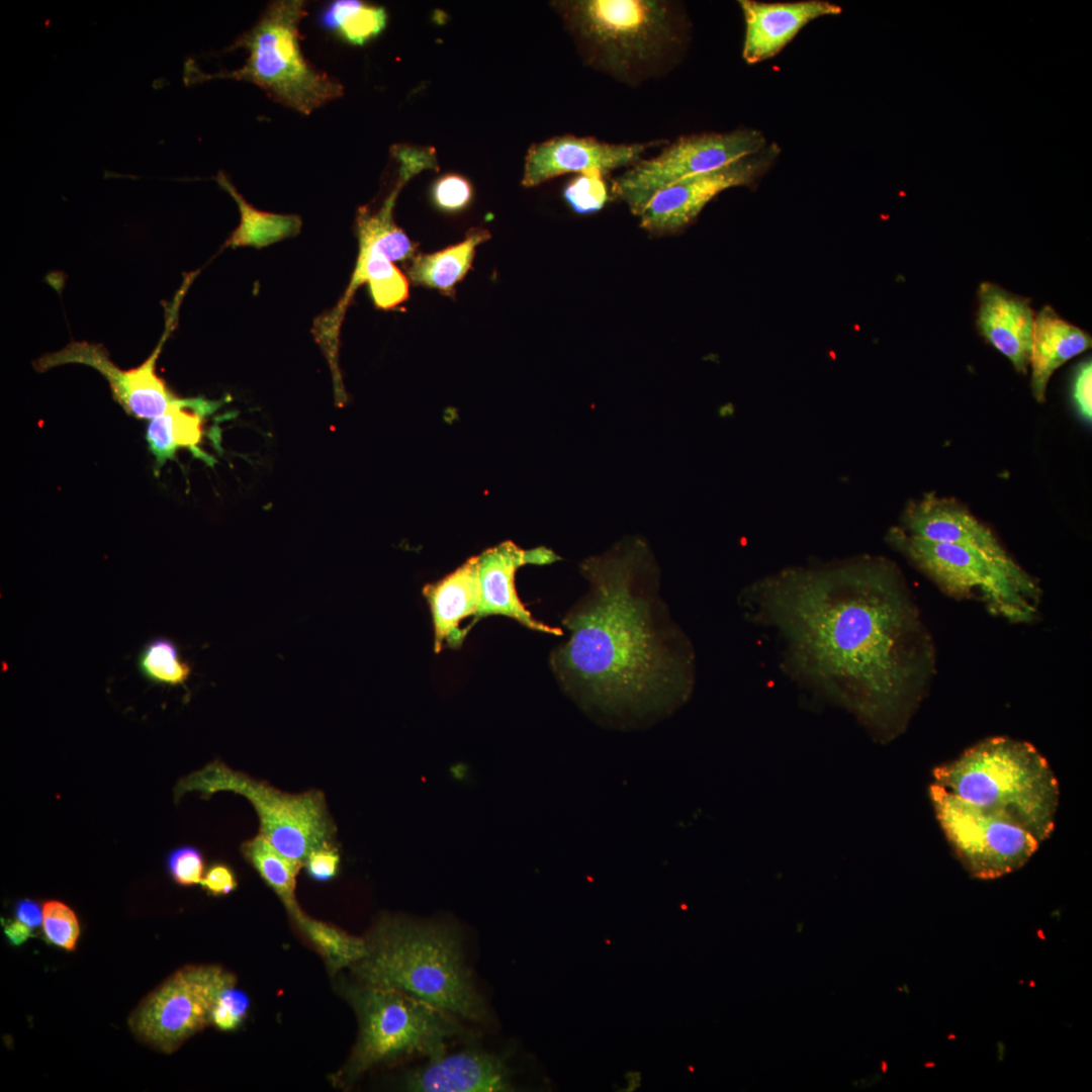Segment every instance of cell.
<instances>
[{
    "label": "cell",
    "instance_id": "obj_1",
    "mask_svg": "<svg viewBox=\"0 0 1092 1092\" xmlns=\"http://www.w3.org/2000/svg\"><path fill=\"white\" fill-rule=\"evenodd\" d=\"M739 599L747 618L780 639L782 666L798 685L879 741L907 728L933 677L935 648L895 564L868 556L787 568Z\"/></svg>",
    "mask_w": 1092,
    "mask_h": 1092
},
{
    "label": "cell",
    "instance_id": "obj_2",
    "mask_svg": "<svg viewBox=\"0 0 1092 1092\" xmlns=\"http://www.w3.org/2000/svg\"><path fill=\"white\" fill-rule=\"evenodd\" d=\"M588 588L567 611L570 635L550 655L564 693L598 725L645 729L692 697L696 654L660 596L647 544L628 536L579 565Z\"/></svg>",
    "mask_w": 1092,
    "mask_h": 1092
},
{
    "label": "cell",
    "instance_id": "obj_3",
    "mask_svg": "<svg viewBox=\"0 0 1092 1092\" xmlns=\"http://www.w3.org/2000/svg\"><path fill=\"white\" fill-rule=\"evenodd\" d=\"M365 940L366 956L352 966L362 983L399 990L457 1018L486 1017L452 928L385 917Z\"/></svg>",
    "mask_w": 1092,
    "mask_h": 1092
},
{
    "label": "cell",
    "instance_id": "obj_4",
    "mask_svg": "<svg viewBox=\"0 0 1092 1092\" xmlns=\"http://www.w3.org/2000/svg\"><path fill=\"white\" fill-rule=\"evenodd\" d=\"M934 785L1028 830L1040 843L1052 834L1059 807L1058 780L1030 743L991 737L933 769Z\"/></svg>",
    "mask_w": 1092,
    "mask_h": 1092
},
{
    "label": "cell",
    "instance_id": "obj_5",
    "mask_svg": "<svg viewBox=\"0 0 1092 1092\" xmlns=\"http://www.w3.org/2000/svg\"><path fill=\"white\" fill-rule=\"evenodd\" d=\"M593 68L634 83L666 69L680 53L687 21L662 0H575L557 3Z\"/></svg>",
    "mask_w": 1092,
    "mask_h": 1092
},
{
    "label": "cell",
    "instance_id": "obj_6",
    "mask_svg": "<svg viewBox=\"0 0 1092 1092\" xmlns=\"http://www.w3.org/2000/svg\"><path fill=\"white\" fill-rule=\"evenodd\" d=\"M305 6L302 0L270 3L235 43L247 51L245 64L220 76L253 83L273 101L304 115L341 97L343 85L301 51L299 23L307 14Z\"/></svg>",
    "mask_w": 1092,
    "mask_h": 1092
},
{
    "label": "cell",
    "instance_id": "obj_7",
    "mask_svg": "<svg viewBox=\"0 0 1092 1092\" xmlns=\"http://www.w3.org/2000/svg\"><path fill=\"white\" fill-rule=\"evenodd\" d=\"M346 991L359 1022L343 1072L348 1081L380 1064L415 1056L436 1059L466 1032L457 1017L399 990L362 983Z\"/></svg>",
    "mask_w": 1092,
    "mask_h": 1092
},
{
    "label": "cell",
    "instance_id": "obj_8",
    "mask_svg": "<svg viewBox=\"0 0 1092 1092\" xmlns=\"http://www.w3.org/2000/svg\"><path fill=\"white\" fill-rule=\"evenodd\" d=\"M888 542L944 593L957 599H977L991 613L1013 623L1031 622L1040 588L1015 561L1002 562L959 545L935 542L894 527Z\"/></svg>",
    "mask_w": 1092,
    "mask_h": 1092
},
{
    "label": "cell",
    "instance_id": "obj_9",
    "mask_svg": "<svg viewBox=\"0 0 1092 1092\" xmlns=\"http://www.w3.org/2000/svg\"><path fill=\"white\" fill-rule=\"evenodd\" d=\"M194 791L205 799L218 791L245 797L257 813L259 834L302 867L311 851L337 844V826L320 790L286 793L215 760L181 779L175 799Z\"/></svg>",
    "mask_w": 1092,
    "mask_h": 1092
},
{
    "label": "cell",
    "instance_id": "obj_10",
    "mask_svg": "<svg viewBox=\"0 0 1092 1092\" xmlns=\"http://www.w3.org/2000/svg\"><path fill=\"white\" fill-rule=\"evenodd\" d=\"M935 817L954 854L974 878H1000L1023 867L1040 842L1025 828L931 784Z\"/></svg>",
    "mask_w": 1092,
    "mask_h": 1092
},
{
    "label": "cell",
    "instance_id": "obj_11",
    "mask_svg": "<svg viewBox=\"0 0 1092 1092\" xmlns=\"http://www.w3.org/2000/svg\"><path fill=\"white\" fill-rule=\"evenodd\" d=\"M235 985V976L219 966L183 967L142 1000L128 1026L144 1043L170 1054L211 1023L217 996Z\"/></svg>",
    "mask_w": 1092,
    "mask_h": 1092
},
{
    "label": "cell",
    "instance_id": "obj_12",
    "mask_svg": "<svg viewBox=\"0 0 1092 1092\" xmlns=\"http://www.w3.org/2000/svg\"><path fill=\"white\" fill-rule=\"evenodd\" d=\"M765 139L754 129L701 133L678 139L654 158L640 160L613 182V193L633 214L667 186L693 175L721 168L763 150Z\"/></svg>",
    "mask_w": 1092,
    "mask_h": 1092
},
{
    "label": "cell",
    "instance_id": "obj_13",
    "mask_svg": "<svg viewBox=\"0 0 1092 1092\" xmlns=\"http://www.w3.org/2000/svg\"><path fill=\"white\" fill-rule=\"evenodd\" d=\"M167 336L168 330L153 353L140 366L127 370L116 366L102 345L77 341L39 357L33 366L38 372L65 364L92 367L106 379L114 400L126 414L138 420L151 421L169 408L190 400L173 393L156 372V363Z\"/></svg>",
    "mask_w": 1092,
    "mask_h": 1092
},
{
    "label": "cell",
    "instance_id": "obj_14",
    "mask_svg": "<svg viewBox=\"0 0 1092 1092\" xmlns=\"http://www.w3.org/2000/svg\"><path fill=\"white\" fill-rule=\"evenodd\" d=\"M777 149L760 151L713 171L684 178L659 191L640 216L650 233H673L694 220L722 191L752 183L770 164Z\"/></svg>",
    "mask_w": 1092,
    "mask_h": 1092
},
{
    "label": "cell",
    "instance_id": "obj_15",
    "mask_svg": "<svg viewBox=\"0 0 1092 1092\" xmlns=\"http://www.w3.org/2000/svg\"><path fill=\"white\" fill-rule=\"evenodd\" d=\"M666 143L608 144L593 138L566 134L533 145L526 156L522 184L537 186L566 173L598 171L603 175L633 166L650 148Z\"/></svg>",
    "mask_w": 1092,
    "mask_h": 1092
},
{
    "label": "cell",
    "instance_id": "obj_16",
    "mask_svg": "<svg viewBox=\"0 0 1092 1092\" xmlns=\"http://www.w3.org/2000/svg\"><path fill=\"white\" fill-rule=\"evenodd\" d=\"M477 557L480 603L475 621L487 616H505L528 629L562 635L560 628L548 626L532 616L521 602L515 586V575L521 566L550 564L560 559L557 554L546 547L525 550L512 541H505Z\"/></svg>",
    "mask_w": 1092,
    "mask_h": 1092
},
{
    "label": "cell",
    "instance_id": "obj_17",
    "mask_svg": "<svg viewBox=\"0 0 1092 1092\" xmlns=\"http://www.w3.org/2000/svg\"><path fill=\"white\" fill-rule=\"evenodd\" d=\"M745 21L742 57L756 64L779 54L810 21L840 14V6L822 0L765 3L740 0Z\"/></svg>",
    "mask_w": 1092,
    "mask_h": 1092
},
{
    "label": "cell",
    "instance_id": "obj_18",
    "mask_svg": "<svg viewBox=\"0 0 1092 1092\" xmlns=\"http://www.w3.org/2000/svg\"><path fill=\"white\" fill-rule=\"evenodd\" d=\"M402 1087L413 1092H503L512 1091L513 1083L498 1056L471 1049L429 1060L404 1077Z\"/></svg>",
    "mask_w": 1092,
    "mask_h": 1092
},
{
    "label": "cell",
    "instance_id": "obj_19",
    "mask_svg": "<svg viewBox=\"0 0 1092 1092\" xmlns=\"http://www.w3.org/2000/svg\"><path fill=\"white\" fill-rule=\"evenodd\" d=\"M902 523L912 535L975 549L1002 562L1014 561L992 531L954 500L925 494L907 507Z\"/></svg>",
    "mask_w": 1092,
    "mask_h": 1092
},
{
    "label": "cell",
    "instance_id": "obj_20",
    "mask_svg": "<svg viewBox=\"0 0 1092 1092\" xmlns=\"http://www.w3.org/2000/svg\"><path fill=\"white\" fill-rule=\"evenodd\" d=\"M978 298L977 328L980 334L1009 359L1016 371L1025 374L1035 316L1030 299L991 282L981 283Z\"/></svg>",
    "mask_w": 1092,
    "mask_h": 1092
},
{
    "label": "cell",
    "instance_id": "obj_21",
    "mask_svg": "<svg viewBox=\"0 0 1092 1092\" xmlns=\"http://www.w3.org/2000/svg\"><path fill=\"white\" fill-rule=\"evenodd\" d=\"M423 594L432 612L435 652L444 646H461L467 632L459 624L469 616L474 617V624L480 603L478 557L467 559L442 579L426 584Z\"/></svg>",
    "mask_w": 1092,
    "mask_h": 1092
},
{
    "label": "cell",
    "instance_id": "obj_22",
    "mask_svg": "<svg viewBox=\"0 0 1092 1092\" xmlns=\"http://www.w3.org/2000/svg\"><path fill=\"white\" fill-rule=\"evenodd\" d=\"M1091 344V336L1087 332L1061 317L1052 306L1044 305L1035 314L1029 365L1030 388L1038 402L1045 400L1053 373L1070 359L1087 351Z\"/></svg>",
    "mask_w": 1092,
    "mask_h": 1092
},
{
    "label": "cell",
    "instance_id": "obj_23",
    "mask_svg": "<svg viewBox=\"0 0 1092 1092\" xmlns=\"http://www.w3.org/2000/svg\"><path fill=\"white\" fill-rule=\"evenodd\" d=\"M217 406V401L202 397L190 398L188 402L173 406L149 422L146 440L155 458L156 474L168 460L174 459L180 448L189 449L207 464L213 461L199 445L203 437L204 417L213 413Z\"/></svg>",
    "mask_w": 1092,
    "mask_h": 1092
},
{
    "label": "cell",
    "instance_id": "obj_24",
    "mask_svg": "<svg viewBox=\"0 0 1092 1092\" xmlns=\"http://www.w3.org/2000/svg\"><path fill=\"white\" fill-rule=\"evenodd\" d=\"M489 238L486 230H471L464 241L456 245L415 257L407 274L415 284L450 294L470 268L476 247Z\"/></svg>",
    "mask_w": 1092,
    "mask_h": 1092
},
{
    "label": "cell",
    "instance_id": "obj_25",
    "mask_svg": "<svg viewBox=\"0 0 1092 1092\" xmlns=\"http://www.w3.org/2000/svg\"><path fill=\"white\" fill-rule=\"evenodd\" d=\"M364 282L368 283L371 297L378 308H393L408 297V282L400 270L381 253L359 244L357 265L338 306L340 309H345L355 290Z\"/></svg>",
    "mask_w": 1092,
    "mask_h": 1092
},
{
    "label": "cell",
    "instance_id": "obj_26",
    "mask_svg": "<svg viewBox=\"0 0 1092 1092\" xmlns=\"http://www.w3.org/2000/svg\"><path fill=\"white\" fill-rule=\"evenodd\" d=\"M216 180L234 197L241 214L240 223L225 246L261 248L299 233L302 221L298 215L259 210L246 201L225 175L220 173Z\"/></svg>",
    "mask_w": 1092,
    "mask_h": 1092
},
{
    "label": "cell",
    "instance_id": "obj_27",
    "mask_svg": "<svg viewBox=\"0 0 1092 1092\" xmlns=\"http://www.w3.org/2000/svg\"><path fill=\"white\" fill-rule=\"evenodd\" d=\"M240 850L265 884L278 896L291 918L298 914L301 909L296 900L295 890L296 878L303 868L302 864L283 855L259 833L244 841Z\"/></svg>",
    "mask_w": 1092,
    "mask_h": 1092
},
{
    "label": "cell",
    "instance_id": "obj_28",
    "mask_svg": "<svg viewBox=\"0 0 1092 1092\" xmlns=\"http://www.w3.org/2000/svg\"><path fill=\"white\" fill-rule=\"evenodd\" d=\"M387 13L381 6L357 0H338L322 11L320 23L334 30L346 42L363 46L377 36L386 26Z\"/></svg>",
    "mask_w": 1092,
    "mask_h": 1092
},
{
    "label": "cell",
    "instance_id": "obj_29",
    "mask_svg": "<svg viewBox=\"0 0 1092 1092\" xmlns=\"http://www.w3.org/2000/svg\"><path fill=\"white\" fill-rule=\"evenodd\" d=\"M292 919L320 951L332 974L354 966L367 953L365 938L353 936L336 926L310 918L302 911Z\"/></svg>",
    "mask_w": 1092,
    "mask_h": 1092
},
{
    "label": "cell",
    "instance_id": "obj_30",
    "mask_svg": "<svg viewBox=\"0 0 1092 1092\" xmlns=\"http://www.w3.org/2000/svg\"><path fill=\"white\" fill-rule=\"evenodd\" d=\"M140 673L149 681L159 685H184L191 673V666L181 659L175 643L166 637L149 640L136 658Z\"/></svg>",
    "mask_w": 1092,
    "mask_h": 1092
},
{
    "label": "cell",
    "instance_id": "obj_31",
    "mask_svg": "<svg viewBox=\"0 0 1092 1092\" xmlns=\"http://www.w3.org/2000/svg\"><path fill=\"white\" fill-rule=\"evenodd\" d=\"M42 928L47 939L67 950H74L80 934L75 912L60 901H47L42 907Z\"/></svg>",
    "mask_w": 1092,
    "mask_h": 1092
},
{
    "label": "cell",
    "instance_id": "obj_32",
    "mask_svg": "<svg viewBox=\"0 0 1092 1092\" xmlns=\"http://www.w3.org/2000/svg\"><path fill=\"white\" fill-rule=\"evenodd\" d=\"M603 176L598 171L581 173L565 187L564 198L575 212L590 214L605 205L608 191Z\"/></svg>",
    "mask_w": 1092,
    "mask_h": 1092
},
{
    "label": "cell",
    "instance_id": "obj_33",
    "mask_svg": "<svg viewBox=\"0 0 1092 1092\" xmlns=\"http://www.w3.org/2000/svg\"><path fill=\"white\" fill-rule=\"evenodd\" d=\"M249 1007L250 999L245 992L235 986L228 987L214 1002L211 1023L222 1031L235 1030L246 1018Z\"/></svg>",
    "mask_w": 1092,
    "mask_h": 1092
},
{
    "label": "cell",
    "instance_id": "obj_34",
    "mask_svg": "<svg viewBox=\"0 0 1092 1092\" xmlns=\"http://www.w3.org/2000/svg\"><path fill=\"white\" fill-rule=\"evenodd\" d=\"M472 186L463 176L447 174L439 178L432 189L436 206L443 211L456 212L465 208L472 199Z\"/></svg>",
    "mask_w": 1092,
    "mask_h": 1092
},
{
    "label": "cell",
    "instance_id": "obj_35",
    "mask_svg": "<svg viewBox=\"0 0 1092 1092\" xmlns=\"http://www.w3.org/2000/svg\"><path fill=\"white\" fill-rule=\"evenodd\" d=\"M167 867L173 880L181 886L198 885L203 879V855L194 846L185 845L172 850L167 857Z\"/></svg>",
    "mask_w": 1092,
    "mask_h": 1092
},
{
    "label": "cell",
    "instance_id": "obj_36",
    "mask_svg": "<svg viewBox=\"0 0 1092 1092\" xmlns=\"http://www.w3.org/2000/svg\"><path fill=\"white\" fill-rule=\"evenodd\" d=\"M341 863L338 844L311 851L304 864L306 875L314 882L327 883L337 877Z\"/></svg>",
    "mask_w": 1092,
    "mask_h": 1092
},
{
    "label": "cell",
    "instance_id": "obj_37",
    "mask_svg": "<svg viewBox=\"0 0 1092 1092\" xmlns=\"http://www.w3.org/2000/svg\"><path fill=\"white\" fill-rule=\"evenodd\" d=\"M1072 393L1079 415L1083 420L1090 423L1092 419V364L1090 359L1078 366L1073 380Z\"/></svg>",
    "mask_w": 1092,
    "mask_h": 1092
},
{
    "label": "cell",
    "instance_id": "obj_38",
    "mask_svg": "<svg viewBox=\"0 0 1092 1092\" xmlns=\"http://www.w3.org/2000/svg\"><path fill=\"white\" fill-rule=\"evenodd\" d=\"M200 885L212 896H223L238 887V880L233 869L223 862H214L206 871Z\"/></svg>",
    "mask_w": 1092,
    "mask_h": 1092
},
{
    "label": "cell",
    "instance_id": "obj_39",
    "mask_svg": "<svg viewBox=\"0 0 1092 1092\" xmlns=\"http://www.w3.org/2000/svg\"><path fill=\"white\" fill-rule=\"evenodd\" d=\"M16 919L30 927H38L42 923V909L31 899L19 900L14 907Z\"/></svg>",
    "mask_w": 1092,
    "mask_h": 1092
},
{
    "label": "cell",
    "instance_id": "obj_40",
    "mask_svg": "<svg viewBox=\"0 0 1092 1092\" xmlns=\"http://www.w3.org/2000/svg\"><path fill=\"white\" fill-rule=\"evenodd\" d=\"M4 934L12 945L18 946L32 936V929L20 920H6L3 923Z\"/></svg>",
    "mask_w": 1092,
    "mask_h": 1092
}]
</instances>
